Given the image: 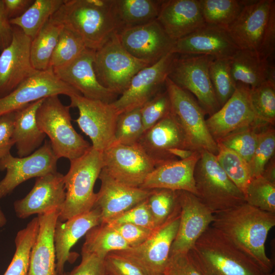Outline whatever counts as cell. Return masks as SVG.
I'll list each match as a JSON object with an SVG mask.
<instances>
[{"label":"cell","mask_w":275,"mask_h":275,"mask_svg":"<svg viewBox=\"0 0 275 275\" xmlns=\"http://www.w3.org/2000/svg\"><path fill=\"white\" fill-rule=\"evenodd\" d=\"M51 18L96 50L117 32L112 0H65Z\"/></svg>","instance_id":"3"},{"label":"cell","mask_w":275,"mask_h":275,"mask_svg":"<svg viewBox=\"0 0 275 275\" xmlns=\"http://www.w3.org/2000/svg\"><path fill=\"white\" fill-rule=\"evenodd\" d=\"M119 223H129L152 230L157 227L150 210L147 199L111 219L106 224L112 225Z\"/></svg>","instance_id":"48"},{"label":"cell","mask_w":275,"mask_h":275,"mask_svg":"<svg viewBox=\"0 0 275 275\" xmlns=\"http://www.w3.org/2000/svg\"><path fill=\"white\" fill-rule=\"evenodd\" d=\"M214 59L207 55L176 54L168 76L177 86L196 96L209 116L220 108L209 72Z\"/></svg>","instance_id":"10"},{"label":"cell","mask_w":275,"mask_h":275,"mask_svg":"<svg viewBox=\"0 0 275 275\" xmlns=\"http://www.w3.org/2000/svg\"><path fill=\"white\" fill-rule=\"evenodd\" d=\"M13 30L11 44L0 54V98L39 71L31 62L32 39L18 26L13 25Z\"/></svg>","instance_id":"20"},{"label":"cell","mask_w":275,"mask_h":275,"mask_svg":"<svg viewBox=\"0 0 275 275\" xmlns=\"http://www.w3.org/2000/svg\"><path fill=\"white\" fill-rule=\"evenodd\" d=\"M44 99L15 111L12 139L20 157L35 152L41 146L45 138L46 135L39 128L36 120L37 110Z\"/></svg>","instance_id":"31"},{"label":"cell","mask_w":275,"mask_h":275,"mask_svg":"<svg viewBox=\"0 0 275 275\" xmlns=\"http://www.w3.org/2000/svg\"><path fill=\"white\" fill-rule=\"evenodd\" d=\"M179 219L180 207L178 204L169 217L157 227L145 242L138 246L114 252L134 262L147 275H164Z\"/></svg>","instance_id":"11"},{"label":"cell","mask_w":275,"mask_h":275,"mask_svg":"<svg viewBox=\"0 0 275 275\" xmlns=\"http://www.w3.org/2000/svg\"><path fill=\"white\" fill-rule=\"evenodd\" d=\"M117 33L121 44L129 53L150 65L171 52L175 42L156 20Z\"/></svg>","instance_id":"19"},{"label":"cell","mask_w":275,"mask_h":275,"mask_svg":"<svg viewBox=\"0 0 275 275\" xmlns=\"http://www.w3.org/2000/svg\"><path fill=\"white\" fill-rule=\"evenodd\" d=\"M177 192L180 219L170 256L189 253L214 220V213L197 196L186 191Z\"/></svg>","instance_id":"16"},{"label":"cell","mask_w":275,"mask_h":275,"mask_svg":"<svg viewBox=\"0 0 275 275\" xmlns=\"http://www.w3.org/2000/svg\"><path fill=\"white\" fill-rule=\"evenodd\" d=\"M15 111L0 117V161L9 154L14 145L12 139Z\"/></svg>","instance_id":"53"},{"label":"cell","mask_w":275,"mask_h":275,"mask_svg":"<svg viewBox=\"0 0 275 275\" xmlns=\"http://www.w3.org/2000/svg\"><path fill=\"white\" fill-rule=\"evenodd\" d=\"M226 30L239 49L269 60L275 51V1H246Z\"/></svg>","instance_id":"4"},{"label":"cell","mask_w":275,"mask_h":275,"mask_svg":"<svg viewBox=\"0 0 275 275\" xmlns=\"http://www.w3.org/2000/svg\"><path fill=\"white\" fill-rule=\"evenodd\" d=\"M207 128L217 143L230 134L255 125H269L259 120L253 109L250 88L237 82L236 89L228 101L206 120Z\"/></svg>","instance_id":"14"},{"label":"cell","mask_w":275,"mask_h":275,"mask_svg":"<svg viewBox=\"0 0 275 275\" xmlns=\"http://www.w3.org/2000/svg\"><path fill=\"white\" fill-rule=\"evenodd\" d=\"M7 223L6 217L0 207V228L3 227Z\"/></svg>","instance_id":"58"},{"label":"cell","mask_w":275,"mask_h":275,"mask_svg":"<svg viewBox=\"0 0 275 275\" xmlns=\"http://www.w3.org/2000/svg\"><path fill=\"white\" fill-rule=\"evenodd\" d=\"M70 97V107L78 109L74 120L91 141V146L103 152L116 143L115 128L119 114L113 103L86 98L81 95Z\"/></svg>","instance_id":"12"},{"label":"cell","mask_w":275,"mask_h":275,"mask_svg":"<svg viewBox=\"0 0 275 275\" xmlns=\"http://www.w3.org/2000/svg\"><path fill=\"white\" fill-rule=\"evenodd\" d=\"M267 125L259 133L257 146L249 163L252 177L262 175L265 167L273 157L275 151V130Z\"/></svg>","instance_id":"45"},{"label":"cell","mask_w":275,"mask_h":275,"mask_svg":"<svg viewBox=\"0 0 275 275\" xmlns=\"http://www.w3.org/2000/svg\"><path fill=\"white\" fill-rule=\"evenodd\" d=\"M196 151L182 148H174L168 151L169 154L172 157H179L180 160L186 159L193 155Z\"/></svg>","instance_id":"57"},{"label":"cell","mask_w":275,"mask_h":275,"mask_svg":"<svg viewBox=\"0 0 275 275\" xmlns=\"http://www.w3.org/2000/svg\"><path fill=\"white\" fill-rule=\"evenodd\" d=\"M171 114V101L165 88L164 90L160 91L141 107L144 131Z\"/></svg>","instance_id":"47"},{"label":"cell","mask_w":275,"mask_h":275,"mask_svg":"<svg viewBox=\"0 0 275 275\" xmlns=\"http://www.w3.org/2000/svg\"><path fill=\"white\" fill-rule=\"evenodd\" d=\"M189 254L203 275H274L264 271L221 232L210 226Z\"/></svg>","instance_id":"2"},{"label":"cell","mask_w":275,"mask_h":275,"mask_svg":"<svg viewBox=\"0 0 275 275\" xmlns=\"http://www.w3.org/2000/svg\"><path fill=\"white\" fill-rule=\"evenodd\" d=\"M34 0H3L4 7L10 20L22 15Z\"/></svg>","instance_id":"55"},{"label":"cell","mask_w":275,"mask_h":275,"mask_svg":"<svg viewBox=\"0 0 275 275\" xmlns=\"http://www.w3.org/2000/svg\"><path fill=\"white\" fill-rule=\"evenodd\" d=\"M137 144L157 166L177 159L169 154L170 149L191 150L184 132L172 114L145 131Z\"/></svg>","instance_id":"25"},{"label":"cell","mask_w":275,"mask_h":275,"mask_svg":"<svg viewBox=\"0 0 275 275\" xmlns=\"http://www.w3.org/2000/svg\"><path fill=\"white\" fill-rule=\"evenodd\" d=\"M166 273L168 275H203L188 253L170 256Z\"/></svg>","instance_id":"52"},{"label":"cell","mask_w":275,"mask_h":275,"mask_svg":"<svg viewBox=\"0 0 275 275\" xmlns=\"http://www.w3.org/2000/svg\"><path fill=\"white\" fill-rule=\"evenodd\" d=\"M108 225L118 233L130 248L135 247L143 243L151 235L155 229L152 230L129 223H119Z\"/></svg>","instance_id":"50"},{"label":"cell","mask_w":275,"mask_h":275,"mask_svg":"<svg viewBox=\"0 0 275 275\" xmlns=\"http://www.w3.org/2000/svg\"><path fill=\"white\" fill-rule=\"evenodd\" d=\"M60 212L38 214L39 229L31 250L28 275H57L53 234Z\"/></svg>","instance_id":"29"},{"label":"cell","mask_w":275,"mask_h":275,"mask_svg":"<svg viewBox=\"0 0 275 275\" xmlns=\"http://www.w3.org/2000/svg\"><path fill=\"white\" fill-rule=\"evenodd\" d=\"M165 88L171 101V114L184 132L190 149L199 152L205 150L216 155L218 145L207 128L206 113L197 100L168 77Z\"/></svg>","instance_id":"9"},{"label":"cell","mask_w":275,"mask_h":275,"mask_svg":"<svg viewBox=\"0 0 275 275\" xmlns=\"http://www.w3.org/2000/svg\"><path fill=\"white\" fill-rule=\"evenodd\" d=\"M238 49L226 29L206 24L188 35L176 40L171 52L230 59Z\"/></svg>","instance_id":"24"},{"label":"cell","mask_w":275,"mask_h":275,"mask_svg":"<svg viewBox=\"0 0 275 275\" xmlns=\"http://www.w3.org/2000/svg\"><path fill=\"white\" fill-rule=\"evenodd\" d=\"M217 145L218 152L216 158L218 163L244 196L246 187L252 178L249 163L234 151Z\"/></svg>","instance_id":"38"},{"label":"cell","mask_w":275,"mask_h":275,"mask_svg":"<svg viewBox=\"0 0 275 275\" xmlns=\"http://www.w3.org/2000/svg\"><path fill=\"white\" fill-rule=\"evenodd\" d=\"M206 24L227 29L237 18L246 1L200 0Z\"/></svg>","instance_id":"37"},{"label":"cell","mask_w":275,"mask_h":275,"mask_svg":"<svg viewBox=\"0 0 275 275\" xmlns=\"http://www.w3.org/2000/svg\"><path fill=\"white\" fill-rule=\"evenodd\" d=\"M250 99L257 118L262 122L274 125L275 123V82L267 81L250 88Z\"/></svg>","instance_id":"42"},{"label":"cell","mask_w":275,"mask_h":275,"mask_svg":"<svg viewBox=\"0 0 275 275\" xmlns=\"http://www.w3.org/2000/svg\"><path fill=\"white\" fill-rule=\"evenodd\" d=\"M234 81L253 88L267 81L275 82V68L269 59L246 49H238L230 59Z\"/></svg>","instance_id":"30"},{"label":"cell","mask_w":275,"mask_h":275,"mask_svg":"<svg viewBox=\"0 0 275 275\" xmlns=\"http://www.w3.org/2000/svg\"><path fill=\"white\" fill-rule=\"evenodd\" d=\"M64 175L66 198L58 220L64 222L92 210L96 193L95 182L104 167L102 152L90 149L81 156L70 161Z\"/></svg>","instance_id":"5"},{"label":"cell","mask_w":275,"mask_h":275,"mask_svg":"<svg viewBox=\"0 0 275 275\" xmlns=\"http://www.w3.org/2000/svg\"><path fill=\"white\" fill-rule=\"evenodd\" d=\"M63 26L51 17L32 40L31 60L38 71L49 69L50 59Z\"/></svg>","instance_id":"34"},{"label":"cell","mask_w":275,"mask_h":275,"mask_svg":"<svg viewBox=\"0 0 275 275\" xmlns=\"http://www.w3.org/2000/svg\"><path fill=\"white\" fill-rule=\"evenodd\" d=\"M101 223L100 210L96 207L66 221L57 220L53 234L57 274L64 271L66 262L72 263L76 259V253L70 252L74 245L91 229Z\"/></svg>","instance_id":"27"},{"label":"cell","mask_w":275,"mask_h":275,"mask_svg":"<svg viewBox=\"0 0 275 275\" xmlns=\"http://www.w3.org/2000/svg\"><path fill=\"white\" fill-rule=\"evenodd\" d=\"M13 33V25L10 23V20L5 10L3 0H0V50L1 51L11 44Z\"/></svg>","instance_id":"54"},{"label":"cell","mask_w":275,"mask_h":275,"mask_svg":"<svg viewBox=\"0 0 275 275\" xmlns=\"http://www.w3.org/2000/svg\"><path fill=\"white\" fill-rule=\"evenodd\" d=\"M66 198L64 175L56 172L38 177L31 191L14 203L16 216L22 219L35 214L61 211Z\"/></svg>","instance_id":"22"},{"label":"cell","mask_w":275,"mask_h":275,"mask_svg":"<svg viewBox=\"0 0 275 275\" xmlns=\"http://www.w3.org/2000/svg\"><path fill=\"white\" fill-rule=\"evenodd\" d=\"M81 260L79 265L70 272L57 275H106L104 259L93 254L81 252Z\"/></svg>","instance_id":"51"},{"label":"cell","mask_w":275,"mask_h":275,"mask_svg":"<svg viewBox=\"0 0 275 275\" xmlns=\"http://www.w3.org/2000/svg\"><path fill=\"white\" fill-rule=\"evenodd\" d=\"M233 242L264 271L273 272L265 243L275 226V213L260 210L244 203L214 213L211 225Z\"/></svg>","instance_id":"1"},{"label":"cell","mask_w":275,"mask_h":275,"mask_svg":"<svg viewBox=\"0 0 275 275\" xmlns=\"http://www.w3.org/2000/svg\"><path fill=\"white\" fill-rule=\"evenodd\" d=\"M70 108L62 103L59 95L46 97L37 110L36 120L40 129L49 138L57 157L71 161L84 154L91 145L73 127Z\"/></svg>","instance_id":"6"},{"label":"cell","mask_w":275,"mask_h":275,"mask_svg":"<svg viewBox=\"0 0 275 275\" xmlns=\"http://www.w3.org/2000/svg\"><path fill=\"white\" fill-rule=\"evenodd\" d=\"M262 176L272 183L275 184V162L272 157L267 163Z\"/></svg>","instance_id":"56"},{"label":"cell","mask_w":275,"mask_h":275,"mask_svg":"<svg viewBox=\"0 0 275 275\" xmlns=\"http://www.w3.org/2000/svg\"><path fill=\"white\" fill-rule=\"evenodd\" d=\"M95 51L87 48L74 60L65 66L53 69V71L60 80L74 88L84 97L113 103L118 95L103 87L97 79L93 68Z\"/></svg>","instance_id":"21"},{"label":"cell","mask_w":275,"mask_h":275,"mask_svg":"<svg viewBox=\"0 0 275 275\" xmlns=\"http://www.w3.org/2000/svg\"><path fill=\"white\" fill-rule=\"evenodd\" d=\"M230 59H214L209 66L211 82L220 107L232 96L237 87L231 72Z\"/></svg>","instance_id":"39"},{"label":"cell","mask_w":275,"mask_h":275,"mask_svg":"<svg viewBox=\"0 0 275 275\" xmlns=\"http://www.w3.org/2000/svg\"><path fill=\"white\" fill-rule=\"evenodd\" d=\"M161 2L155 0H112V10L117 32L156 20Z\"/></svg>","instance_id":"32"},{"label":"cell","mask_w":275,"mask_h":275,"mask_svg":"<svg viewBox=\"0 0 275 275\" xmlns=\"http://www.w3.org/2000/svg\"><path fill=\"white\" fill-rule=\"evenodd\" d=\"M60 94L69 97L81 95L60 80L51 68L39 71L22 82L9 94L0 98V117L37 100Z\"/></svg>","instance_id":"17"},{"label":"cell","mask_w":275,"mask_h":275,"mask_svg":"<svg viewBox=\"0 0 275 275\" xmlns=\"http://www.w3.org/2000/svg\"><path fill=\"white\" fill-rule=\"evenodd\" d=\"M268 125H255L235 131L217 142L231 150L249 163L257 145L259 133Z\"/></svg>","instance_id":"41"},{"label":"cell","mask_w":275,"mask_h":275,"mask_svg":"<svg viewBox=\"0 0 275 275\" xmlns=\"http://www.w3.org/2000/svg\"><path fill=\"white\" fill-rule=\"evenodd\" d=\"M38 229L37 216L17 232L15 238V252L4 275H28L31 250Z\"/></svg>","instance_id":"36"},{"label":"cell","mask_w":275,"mask_h":275,"mask_svg":"<svg viewBox=\"0 0 275 275\" xmlns=\"http://www.w3.org/2000/svg\"><path fill=\"white\" fill-rule=\"evenodd\" d=\"M245 202L260 210L275 213V184L262 175L252 178L245 193Z\"/></svg>","instance_id":"43"},{"label":"cell","mask_w":275,"mask_h":275,"mask_svg":"<svg viewBox=\"0 0 275 275\" xmlns=\"http://www.w3.org/2000/svg\"><path fill=\"white\" fill-rule=\"evenodd\" d=\"M58 159L49 141H45L35 152L25 157H14L11 153L7 155L0 161V170L7 171L0 181V199L30 179L57 172Z\"/></svg>","instance_id":"15"},{"label":"cell","mask_w":275,"mask_h":275,"mask_svg":"<svg viewBox=\"0 0 275 275\" xmlns=\"http://www.w3.org/2000/svg\"><path fill=\"white\" fill-rule=\"evenodd\" d=\"M194 175L196 196L213 213L245 203L243 194L222 169L215 155L201 151Z\"/></svg>","instance_id":"7"},{"label":"cell","mask_w":275,"mask_h":275,"mask_svg":"<svg viewBox=\"0 0 275 275\" xmlns=\"http://www.w3.org/2000/svg\"><path fill=\"white\" fill-rule=\"evenodd\" d=\"M200 157V152L196 151L186 159H176L156 166L148 175L140 188L184 190L196 196L194 174Z\"/></svg>","instance_id":"28"},{"label":"cell","mask_w":275,"mask_h":275,"mask_svg":"<svg viewBox=\"0 0 275 275\" xmlns=\"http://www.w3.org/2000/svg\"><path fill=\"white\" fill-rule=\"evenodd\" d=\"M164 275H168V274L166 273Z\"/></svg>","instance_id":"59"},{"label":"cell","mask_w":275,"mask_h":275,"mask_svg":"<svg viewBox=\"0 0 275 275\" xmlns=\"http://www.w3.org/2000/svg\"><path fill=\"white\" fill-rule=\"evenodd\" d=\"M175 54L169 53L133 76L127 89L113 102L119 114L141 107L162 91Z\"/></svg>","instance_id":"18"},{"label":"cell","mask_w":275,"mask_h":275,"mask_svg":"<svg viewBox=\"0 0 275 275\" xmlns=\"http://www.w3.org/2000/svg\"><path fill=\"white\" fill-rule=\"evenodd\" d=\"M103 168L118 182L140 187L157 166L138 144H115L102 152Z\"/></svg>","instance_id":"13"},{"label":"cell","mask_w":275,"mask_h":275,"mask_svg":"<svg viewBox=\"0 0 275 275\" xmlns=\"http://www.w3.org/2000/svg\"><path fill=\"white\" fill-rule=\"evenodd\" d=\"M147 202L155 224L158 227L169 217L178 206L177 192L165 188L153 189Z\"/></svg>","instance_id":"46"},{"label":"cell","mask_w":275,"mask_h":275,"mask_svg":"<svg viewBox=\"0 0 275 275\" xmlns=\"http://www.w3.org/2000/svg\"><path fill=\"white\" fill-rule=\"evenodd\" d=\"M87 48L82 39L76 34L63 27L52 53L49 68L53 69L68 64Z\"/></svg>","instance_id":"40"},{"label":"cell","mask_w":275,"mask_h":275,"mask_svg":"<svg viewBox=\"0 0 275 275\" xmlns=\"http://www.w3.org/2000/svg\"><path fill=\"white\" fill-rule=\"evenodd\" d=\"M65 0H34L20 16L10 20V23L19 28L32 40L36 36Z\"/></svg>","instance_id":"35"},{"label":"cell","mask_w":275,"mask_h":275,"mask_svg":"<svg viewBox=\"0 0 275 275\" xmlns=\"http://www.w3.org/2000/svg\"><path fill=\"white\" fill-rule=\"evenodd\" d=\"M129 248L113 227L107 224L101 223L93 227L86 233L81 252L93 254L104 259L111 252Z\"/></svg>","instance_id":"33"},{"label":"cell","mask_w":275,"mask_h":275,"mask_svg":"<svg viewBox=\"0 0 275 275\" xmlns=\"http://www.w3.org/2000/svg\"><path fill=\"white\" fill-rule=\"evenodd\" d=\"M144 132L141 107L121 113L118 116L116 125L115 144H137Z\"/></svg>","instance_id":"44"},{"label":"cell","mask_w":275,"mask_h":275,"mask_svg":"<svg viewBox=\"0 0 275 275\" xmlns=\"http://www.w3.org/2000/svg\"><path fill=\"white\" fill-rule=\"evenodd\" d=\"M149 66L124 48L117 32L95 51L93 68L97 79L103 87L118 95L127 89L139 71Z\"/></svg>","instance_id":"8"},{"label":"cell","mask_w":275,"mask_h":275,"mask_svg":"<svg viewBox=\"0 0 275 275\" xmlns=\"http://www.w3.org/2000/svg\"><path fill=\"white\" fill-rule=\"evenodd\" d=\"M156 20L166 34L175 41L206 24L200 0L162 1Z\"/></svg>","instance_id":"26"},{"label":"cell","mask_w":275,"mask_h":275,"mask_svg":"<svg viewBox=\"0 0 275 275\" xmlns=\"http://www.w3.org/2000/svg\"><path fill=\"white\" fill-rule=\"evenodd\" d=\"M106 275H147L136 263L114 252L104 259Z\"/></svg>","instance_id":"49"},{"label":"cell","mask_w":275,"mask_h":275,"mask_svg":"<svg viewBox=\"0 0 275 275\" xmlns=\"http://www.w3.org/2000/svg\"><path fill=\"white\" fill-rule=\"evenodd\" d=\"M98 179L101 185L96 193L94 207L100 210L102 223H107L144 201L152 190L123 184L110 176L104 168Z\"/></svg>","instance_id":"23"}]
</instances>
